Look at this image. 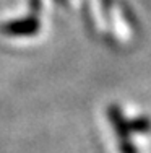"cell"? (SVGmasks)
<instances>
[{"label":"cell","mask_w":151,"mask_h":153,"mask_svg":"<svg viewBox=\"0 0 151 153\" xmlns=\"http://www.w3.org/2000/svg\"><path fill=\"white\" fill-rule=\"evenodd\" d=\"M38 30V23L36 20H23L18 23H10L7 26H3V31H7L10 36H24L34 33Z\"/></svg>","instance_id":"7a4b0ae2"},{"label":"cell","mask_w":151,"mask_h":153,"mask_svg":"<svg viewBox=\"0 0 151 153\" xmlns=\"http://www.w3.org/2000/svg\"><path fill=\"white\" fill-rule=\"evenodd\" d=\"M109 117L114 124V129H116V134H117V140L120 143V153H136V148L133 147L132 138H130V134L133 132L132 122L125 121L124 116L120 114V111L117 108H110Z\"/></svg>","instance_id":"6da1fadb"}]
</instances>
